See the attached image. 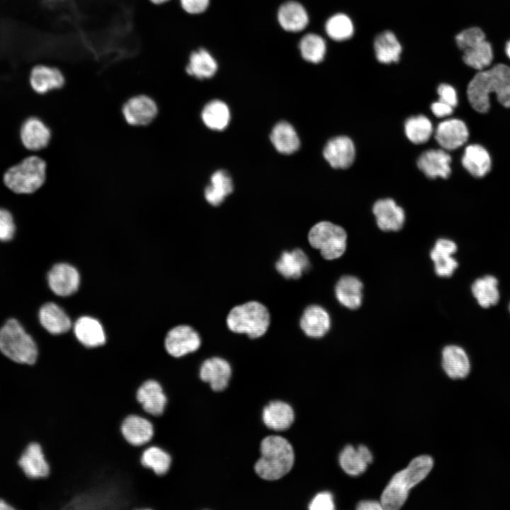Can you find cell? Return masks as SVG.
Segmentation results:
<instances>
[{"mask_svg":"<svg viewBox=\"0 0 510 510\" xmlns=\"http://www.w3.org/2000/svg\"><path fill=\"white\" fill-rule=\"evenodd\" d=\"M492 93L503 106L510 108V67L498 64L489 69L480 70L467 89L470 105L481 113L489 109V95Z\"/></svg>","mask_w":510,"mask_h":510,"instance_id":"6da1fadb","label":"cell"},{"mask_svg":"<svg viewBox=\"0 0 510 510\" xmlns=\"http://www.w3.org/2000/svg\"><path fill=\"white\" fill-rule=\"evenodd\" d=\"M433 465L432 458L422 455L412 459L406 468L395 474L381 494L383 509H400L407 499L409 489L427 476Z\"/></svg>","mask_w":510,"mask_h":510,"instance_id":"7a4b0ae2","label":"cell"},{"mask_svg":"<svg viewBox=\"0 0 510 510\" xmlns=\"http://www.w3.org/2000/svg\"><path fill=\"white\" fill-rule=\"evenodd\" d=\"M261 458L255 464L256 474L264 480H276L286 475L294 463L291 444L279 436H269L261 443Z\"/></svg>","mask_w":510,"mask_h":510,"instance_id":"3957f363","label":"cell"},{"mask_svg":"<svg viewBox=\"0 0 510 510\" xmlns=\"http://www.w3.org/2000/svg\"><path fill=\"white\" fill-rule=\"evenodd\" d=\"M225 323L232 333L258 339L266 334L271 324V314L261 302L249 300L232 307L227 314Z\"/></svg>","mask_w":510,"mask_h":510,"instance_id":"277c9868","label":"cell"},{"mask_svg":"<svg viewBox=\"0 0 510 510\" xmlns=\"http://www.w3.org/2000/svg\"><path fill=\"white\" fill-rule=\"evenodd\" d=\"M0 351L11 361L27 365L34 364L38 356L34 340L15 319L0 329Z\"/></svg>","mask_w":510,"mask_h":510,"instance_id":"5b68a950","label":"cell"},{"mask_svg":"<svg viewBox=\"0 0 510 510\" xmlns=\"http://www.w3.org/2000/svg\"><path fill=\"white\" fill-rule=\"evenodd\" d=\"M45 162L39 157L30 156L5 172L4 183L16 193L28 194L39 189L45 183Z\"/></svg>","mask_w":510,"mask_h":510,"instance_id":"8992f818","label":"cell"},{"mask_svg":"<svg viewBox=\"0 0 510 510\" xmlns=\"http://www.w3.org/2000/svg\"><path fill=\"white\" fill-rule=\"evenodd\" d=\"M347 234L339 225L329 221H321L314 225L308 232L309 244L319 251L326 260H334L341 256L346 249Z\"/></svg>","mask_w":510,"mask_h":510,"instance_id":"52a82bcc","label":"cell"},{"mask_svg":"<svg viewBox=\"0 0 510 510\" xmlns=\"http://www.w3.org/2000/svg\"><path fill=\"white\" fill-rule=\"evenodd\" d=\"M455 41L463 51V60L468 66L482 70L490 65L493 59L492 48L482 29L477 27L465 29L456 35Z\"/></svg>","mask_w":510,"mask_h":510,"instance_id":"ba28073f","label":"cell"},{"mask_svg":"<svg viewBox=\"0 0 510 510\" xmlns=\"http://www.w3.org/2000/svg\"><path fill=\"white\" fill-rule=\"evenodd\" d=\"M135 400L145 414L154 417L164 413L168 403L162 385L153 378L140 384L135 392Z\"/></svg>","mask_w":510,"mask_h":510,"instance_id":"9c48e42d","label":"cell"},{"mask_svg":"<svg viewBox=\"0 0 510 510\" xmlns=\"http://www.w3.org/2000/svg\"><path fill=\"white\" fill-rule=\"evenodd\" d=\"M120 432L128 445L141 447L152 442L154 436V425L147 417L132 413L123 419Z\"/></svg>","mask_w":510,"mask_h":510,"instance_id":"30bf717a","label":"cell"},{"mask_svg":"<svg viewBox=\"0 0 510 510\" xmlns=\"http://www.w3.org/2000/svg\"><path fill=\"white\" fill-rule=\"evenodd\" d=\"M200 344L199 334L186 324L172 328L167 333L164 341L166 352L174 358H180L196 351Z\"/></svg>","mask_w":510,"mask_h":510,"instance_id":"8fae6325","label":"cell"},{"mask_svg":"<svg viewBox=\"0 0 510 510\" xmlns=\"http://www.w3.org/2000/svg\"><path fill=\"white\" fill-rule=\"evenodd\" d=\"M125 121L131 125L142 126L149 124L158 113V106L149 96L140 94L129 98L122 107Z\"/></svg>","mask_w":510,"mask_h":510,"instance_id":"7c38bea8","label":"cell"},{"mask_svg":"<svg viewBox=\"0 0 510 510\" xmlns=\"http://www.w3.org/2000/svg\"><path fill=\"white\" fill-rule=\"evenodd\" d=\"M29 81L35 92L45 94L63 88L66 84V76L62 69L57 66L39 64L32 68Z\"/></svg>","mask_w":510,"mask_h":510,"instance_id":"4fadbf2b","label":"cell"},{"mask_svg":"<svg viewBox=\"0 0 510 510\" xmlns=\"http://www.w3.org/2000/svg\"><path fill=\"white\" fill-rule=\"evenodd\" d=\"M48 285L51 290L60 296H68L79 288L80 276L72 265L64 263L55 264L48 272Z\"/></svg>","mask_w":510,"mask_h":510,"instance_id":"5bb4252c","label":"cell"},{"mask_svg":"<svg viewBox=\"0 0 510 510\" xmlns=\"http://www.w3.org/2000/svg\"><path fill=\"white\" fill-rule=\"evenodd\" d=\"M299 326L302 332L310 338H322L329 332L331 319L328 312L316 304L308 305L303 310Z\"/></svg>","mask_w":510,"mask_h":510,"instance_id":"9a60e30c","label":"cell"},{"mask_svg":"<svg viewBox=\"0 0 510 510\" xmlns=\"http://www.w3.org/2000/svg\"><path fill=\"white\" fill-rule=\"evenodd\" d=\"M18 465L24 474L31 479L47 477L50 466L40 443L32 442L24 449L18 460Z\"/></svg>","mask_w":510,"mask_h":510,"instance_id":"2e32d148","label":"cell"},{"mask_svg":"<svg viewBox=\"0 0 510 510\" xmlns=\"http://www.w3.org/2000/svg\"><path fill=\"white\" fill-rule=\"evenodd\" d=\"M355 146L346 136H338L329 140L323 150L324 159L334 169H346L355 159Z\"/></svg>","mask_w":510,"mask_h":510,"instance_id":"e0dca14e","label":"cell"},{"mask_svg":"<svg viewBox=\"0 0 510 510\" xmlns=\"http://www.w3.org/2000/svg\"><path fill=\"white\" fill-rule=\"evenodd\" d=\"M469 136L465 123L459 119L450 118L441 122L435 132V139L445 149L453 150L463 145Z\"/></svg>","mask_w":510,"mask_h":510,"instance_id":"ac0fdd59","label":"cell"},{"mask_svg":"<svg viewBox=\"0 0 510 510\" xmlns=\"http://www.w3.org/2000/svg\"><path fill=\"white\" fill-rule=\"evenodd\" d=\"M274 266L284 278L296 280L308 270L310 262L307 254L301 248L297 247L290 251H283Z\"/></svg>","mask_w":510,"mask_h":510,"instance_id":"d6986e66","label":"cell"},{"mask_svg":"<svg viewBox=\"0 0 510 510\" xmlns=\"http://www.w3.org/2000/svg\"><path fill=\"white\" fill-rule=\"evenodd\" d=\"M378 227L382 231H398L404 224V210L391 198L376 201L373 208Z\"/></svg>","mask_w":510,"mask_h":510,"instance_id":"ffe728a7","label":"cell"},{"mask_svg":"<svg viewBox=\"0 0 510 510\" xmlns=\"http://www.w3.org/2000/svg\"><path fill=\"white\" fill-rule=\"evenodd\" d=\"M456 244L448 239H438L430 253L434 264V271L438 276L450 277L458 266V263L452 255L457 251Z\"/></svg>","mask_w":510,"mask_h":510,"instance_id":"44dd1931","label":"cell"},{"mask_svg":"<svg viewBox=\"0 0 510 510\" xmlns=\"http://www.w3.org/2000/svg\"><path fill=\"white\" fill-rule=\"evenodd\" d=\"M232 374L230 363L224 358L212 357L203 361L200 368V378L210 383L214 391H222L228 385Z\"/></svg>","mask_w":510,"mask_h":510,"instance_id":"7402d4cb","label":"cell"},{"mask_svg":"<svg viewBox=\"0 0 510 510\" xmlns=\"http://www.w3.org/2000/svg\"><path fill=\"white\" fill-rule=\"evenodd\" d=\"M450 162V156L444 150L429 149L420 155L417 166L430 178H447L451 172Z\"/></svg>","mask_w":510,"mask_h":510,"instance_id":"603a6c76","label":"cell"},{"mask_svg":"<svg viewBox=\"0 0 510 510\" xmlns=\"http://www.w3.org/2000/svg\"><path fill=\"white\" fill-rule=\"evenodd\" d=\"M442 367L452 379H463L470 371V362L465 351L457 345H448L442 351Z\"/></svg>","mask_w":510,"mask_h":510,"instance_id":"cb8c5ba5","label":"cell"},{"mask_svg":"<svg viewBox=\"0 0 510 510\" xmlns=\"http://www.w3.org/2000/svg\"><path fill=\"white\" fill-rule=\"evenodd\" d=\"M372 461V453L364 445H359L357 448L351 445H347L339 454L341 468L346 473L352 476L362 474Z\"/></svg>","mask_w":510,"mask_h":510,"instance_id":"d4e9b609","label":"cell"},{"mask_svg":"<svg viewBox=\"0 0 510 510\" xmlns=\"http://www.w3.org/2000/svg\"><path fill=\"white\" fill-rule=\"evenodd\" d=\"M50 138V130L41 120L37 118L27 119L21 127V142L23 146L29 150L36 151L46 147Z\"/></svg>","mask_w":510,"mask_h":510,"instance_id":"484cf974","label":"cell"},{"mask_svg":"<svg viewBox=\"0 0 510 510\" xmlns=\"http://www.w3.org/2000/svg\"><path fill=\"white\" fill-rule=\"evenodd\" d=\"M74 332L78 341L88 348L102 346L106 341L101 324L91 317H79L74 323Z\"/></svg>","mask_w":510,"mask_h":510,"instance_id":"4316f807","label":"cell"},{"mask_svg":"<svg viewBox=\"0 0 510 510\" xmlns=\"http://www.w3.org/2000/svg\"><path fill=\"white\" fill-rule=\"evenodd\" d=\"M184 69L188 76L196 79H210L216 73L217 64L206 49L200 47L190 52Z\"/></svg>","mask_w":510,"mask_h":510,"instance_id":"83f0119b","label":"cell"},{"mask_svg":"<svg viewBox=\"0 0 510 510\" xmlns=\"http://www.w3.org/2000/svg\"><path fill=\"white\" fill-rule=\"evenodd\" d=\"M363 288V283L358 278L344 276L336 283V298L343 306L350 310H356L362 304Z\"/></svg>","mask_w":510,"mask_h":510,"instance_id":"f1b7e54d","label":"cell"},{"mask_svg":"<svg viewBox=\"0 0 510 510\" xmlns=\"http://www.w3.org/2000/svg\"><path fill=\"white\" fill-rule=\"evenodd\" d=\"M278 21L285 30L296 33L306 28L309 18L302 4L295 1H290L280 6L278 11Z\"/></svg>","mask_w":510,"mask_h":510,"instance_id":"f546056e","label":"cell"},{"mask_svg":"<svg viewBox=\"0 0 510 510\" xmlns=\"http://www.w3.org/2000/svg\"><path fill=\"white\" fill-rule=\"evenodd\" d=\"M39 319L42 326L52 334L67 332L72 326L69 316L59 305L53 302H47L41 307Z\"/></svg>","mask_w":510,"mask_h":510,"instance_id":"4dcf8cb0","label":"cell"},{"mask_svg":"<svg viewBox=\"0 0 510 510\" xmlns=\"http://www.w3.org/2000/svg\"><path fill=\"white\" fill-rule=\"evenodd\" d=\"M262 417L268 428L275 431H284L293 424L294 412L288 404L273 401L264 407Z\"/></svg>","mask_w":510,"mask_h":510,"instance_id":"1f68e13d","label":"cell"},{"mask_svg":"<svg viewBox=\"0 0 510 510\" xmlns=\"http://www.w3.org/2000/svg\"><path fill=\"white\" fill-rule=\"evenodd\" d=\"M463 167L473 176H484L491 169V159L488 152L480 144L466 147L462 157Z\"/></svg>","mask_w":510,"mask_h":510,"instance_id":"d6a6232c","label":"cell"},{"mask_svg":"<svg viewBox=\"0 0 510 510\" xmlns=\"http://www.w3.org/2000/svg\"><path fill=\"white\" fill-rule=\"evenodd\" d=\"M140 465L152 470L157 476H164L171 468L172 459L164 448L152 444L140 453Z\"/></svg>","mask_w":510,"mask_h":510,"instance_id":"836d02e7","label":"cell"},{"mask_svg":"<svg viewBox=\"0 0 510 510\" xmlns=\"http://www.w3.org/2000/svg\"><path fill=\"white\" fill-rule=\"evenodd\" d=\"M270 139L276 150L281 154H293L300 147V139L295 128L285 121H280L273 127Z\"/></svg>","mask_w":510,"mask_h":510,"instance_id":"e575fe53","label":"cell"},{"mask_svg":"<svg viewBox=\"0 0 510 510\" xmlns=\"http://www.w3.org/2000/svg\"><path fill=\"white\" fill-rule=\"evenodd\" d=\"M233 191L231 176L225 170L215 171L210 177V183L206 186L204 196L206 200L213 206L220 205Z\"/></svg>","mask_w":510,"mask_h":510,"instance_id":"d590c367","label":"cell"},{"mask_svg":"<svg viewBox=\"0 0 510 510\" xmlns=\"http://www.w3.org/2000/svg\"><path fill=\"white\" fill-rule=\"evenodd\" d=\"M498 284V280L491 275H486L473 282L471 291L482 307L488 308L497 304L499 300Z\"/></svg>","mask_w":510,"mask_h":510,"instance_id":"8d00e7d4","label":"cell"},{"mask_svg":"<svg viewBox=\"0 0 510 510\" xmlns=\"http://www.w3.org/2000/svg\"><path fill=\"white\" fill-rule=\"evenodd\" d=\"M374 49L377 60L384 64L398 62L402 47L391 31H384L375 39Z\"/></svg>","mask_w":510,"mask_h":510,"instance_id":"74e56055","label":"cell"},{"mask_svg":"<svg viewBox=\"0 0 510 510\" xmlns=\"http://www.w3.org/2000/svg\"><path fill=\"white\" fill-rule=\"evenodd\" d=\"M201 118L208 128L220 131L227 127L230 120V112L225 103L213 100L204 106Z\"/></svg>","mask_w":510,"mask_h":510,"instance_id":"f35d334b","label":"cell"},{"mask_svg":"<svg viewBox=\"0 0 510 510\" xmlns=\"http://www.w3.org/2000/svg\"><path fill=\"white\" fill-rule=\"evenodd\" d=\"M407 138L414 144L426 142L433 132V126L428 118L420 115L408 118L404 123Z\"/></svg>","mask_w":510,"mask_h":510,"instance_id":"ab89813d","label":"cell"},{"mask_svg":"<svg viewBox=\"0 0 510 510\" xmlns=\"http://www.w3.org/2000/svg\"><path fill=\"white\" fill-rule=\"evenodd\" d=\"M299 48L305 60L315 64L322 62L326 53L324 40L314 33L304 35L300 40Z\"/></svg>","mask_w":510,"mask_h":510,"instance_id":"60d3db41","label":"cell"},{"mask_svg":"<svg viewBox=\"0 0 510 510\" xmlns=\"http://www.w3.org/2000/svg\"><path fill=\"white\" fill-rule=\"evenodd\" d=\"M328 36L334 40L341 41L349 39L353 33L351 20L344 13H337L330 17L325 24Z\"/></svg>","mask_w":510,"mask_h":510,"instance_id":"b9f144b4","label":"cell"},{"mask_svg":"<svg viewBox=\"0 0 510 510\" xmlns=\"http://www.w3.org/2000/svg\"><path fill=\"white\" fill-rule=\"evenodd\" d=\"M15 233L12 215L6 209L0 208V241L11 240Z\"/></svg>","mask_w":510,"mask_h":510,"instance_id":"7bdbcfd3","label":"cell"},{"mask_svg":"<svg viewBox=\"0 0 510 510\" xmlns=\"http://www.w3.org/2000/svg\"><path fill=\"white\" fill-rule=\"evenodd\" d=\"M182 11L190 16H196L206 11L210 0H177Z\"/></svg>","mask_w":510,"mask_h":510,"instance_id":"ee69618b","label":"cell"},{"mask_svg":"<svg viewBox=\"0 0 510 510\" xmlns=\"http://www.w3.org/2000/svg\"><path fill=\"white\" fill-rule=\"evenodd\" d=\"M310 510H332L334 509L333 496L330 492L317 494L309 505Z\"/></svg>","mask_w":510,"mask_h":510,"instance_id":"f6af8a7d","label":"cell"},{"mask_svg":"<svg viewBox=\"0 0 510 510\" xmlns=\"http://www.w3.org/2000/svg\"><path fill=\"white\" fill-rule=\"evenodd\" d=\"M439 101L446 103L453 108L458 104V97L455 89L447 84H441L437 89Z\"/></svg>","mask_w":510,"mask_h":510,"instance_id":"bcb514c9","label":"cell"},{"mask_svg":"<svg viewBox=\"0 0 510 510\" xmlns=\"http://www.w3.org/2000/svg\"><path fill=\"white\" fill-rule=\"evenodd\" d=\"M431 109L433 113L438 118L450 115L453 111V107L439 100L431 104Z\"/></svg>","mask_w":510,"mask_h":510,"instance_id":"7dc6e473","label":"cell"},{"mask_svg":"<svg viewBox=\"0 0 510 510\" xmlns=\"http://www.w3.org/2000/svg\"><path fill=\"white\" fill-rule=\"evenodd\" d=\"M356 509L358 510H382L383 507L380 502L364 500L357 504Z\"/></svg>","mask_w":510,"mask_h":510,"instance_id":"c3c4849f","label":"cell"},{"mask_svg":"<svg viewBox=\"0 0 510 510\" xmlns=\"http://www.w3.org/2000/svg\"><path fill=\"white\" fill-rule=\"evenodd\" d=\"M151 4L154 6H163L172 1L173 0H147Z\"/></svg>","mask_w":510,"mask_h":510,"instance_id":"681fc988","label":"cell"},{"mask_svg":"<svg viewBox=\"0 0 510 510\" xmlns=\"http://www.w3.org/2000/svg\"><path fill=\"white\" fill-rule=\"evenodd\" d=\"M14 508L7 503L5 500L0 499V510H11Z\"/></svg>","mask_w":510,"mask_h":510,"instance_id":"f907efd6","label":"cell"},{"mask_svg":"<svg viewBox=\"0 0 510 510\" xmlns=\"http://www.w3.org/2000/svg\"><path fill=\"white\" fill-rule=\"evenodd\" d=\"M505 51L507 56L510 59V40L506 45Z\"/></svg>","mask_w":510,"mask_h":510,"instance_id":"816d5d0a","label":"cell"},{"mask_svg":"<svg viewBox=\"0 0 510 510\" xmlns=\"http://www.w3.org/2000/svg\"><path fill=\"white\" fill-rule=\"evenodd\" d=\"M509 312H510V303H509Z\"/></svg>","mask_w":510,"mask_h":510,"instance_id":"f5cc1de1","label":"cell"}]
</instances>
